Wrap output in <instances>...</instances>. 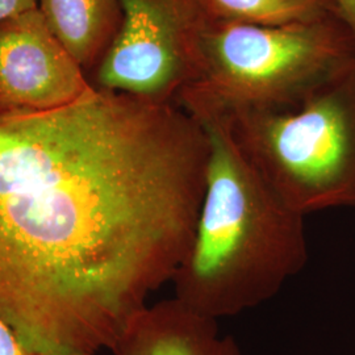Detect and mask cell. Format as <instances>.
I'll return each mask as SVG.
<instances>
[{"label":"cell","instance_id":"6da1fadb","mask_svg":"<svg viewBox=\"0 0 355 355\" xmlns=\"http://www.w3.org/2000/svg\"><path fill=\"white\" fill-rule=\"evenodd\" d=\"M208 153L177 103L92 85L0 112V318L35 354L112 352L189 250Z\"/></svg>","mask_w":355,"mask_h":355},{"label":"cell","instance_id":"7a4b0ae2","mask_svg":"<svg viewBox=\"0 0 355 355\" xmlns=\"http://www.w3.org/2000/svg\"><path fill=\"white\" fill-rule=\"evenodd\" d=\"M209 153L189 250L173 278L179 303L205 318H230L275 296L306 263L304 215L267 183L220 114H193Z\"/></svg>","mask_w":355,"mask_h":355},{"label":"cell","instance_id":"3957f363","mask_svg":"<svg viewBox=\"0 0 355 355\" xmlns=\"http://www.w3.org/2000/svg\"><path fill=\"white\" fill-rule=\"evenodd\" d=\"M354 61L355 35L338 15L284 26L211 21L199 78L177 104L191 114L287 107Z\"/></svg>","mask_w":355,"mask_h":355},{"label":"cell","instance_id":"277c9868","mask_svg":"<svg viewBox=\"0 0 355 355\" xmlns=\"http://www.w3.org/2000/svg\"><path fill=\"white\" fill-rule=\"evenodd\" d=\"M220 116L292 209L355 207V61L291 105Z\"/></svg>","mask_w":355,"mask_h":355},{"label":"cell","instance_id":"5b68a950","mask_svg":"<svg viewBox=\"0 0 355 355\" xmlns=\"http://www.w3.org/2000/svg\"><path fill=\"white\" fill-rule=\"evenodd\" d=\"M123 21L89 76L98 89L177 103L196 82L211 20L198 0H120Z\"/></svg>","mask_w":355,"mask_h":355},{"label":"cell","instance_id":"8992f818","mask_svg":"<svg viewBox=\"0 0 355 355\" xmlns=\"http://www.w3.org/2000/svg\"><path fill=\"white\" fill-rule=\"evenodd\" d=\"M89 86L38 7L0 21V112L54 110Z\"/></svg>","mask_w":355,"mask_h":355},{"label":"cell","instance_id":"52a82bcc","mask_svg":"<svg viewBox=\"0 0 355 355\" xmlns=\"http://www.w3.org/2000/svg\"><path fill=\"white\" fill-rule=\"evenodd\" d=\"M114 355H242L217 320L205 318L177 299L146 305L120 336Z\"/></svg>","mask_w":355,"mask_h":355},{"label":"cell","instance_id":"ba28073f","mask_svg":"<svg viewBox=\"0 0 355 355\" xmlns=\"http://www.w3.org/2000/svg\"><path fill=\"white\" fill-rule=\"evenodd\" d=\"M54 36L85 70L101 64L123 21L120 0H37Z\"/></svg>","mask_w":355,"mask_h":355},{"label":"cell","instance_id":"9c48e42d","mask_svg":"<svg viewBox=\"0 0 355 355\" xmlns=\"http://www.w3.org/2000/svg\"><path fill=\"white\" fill-rule=\"evenodd\" d=\"M211 21L284 26L338 15L334 0H198Z\"/></svg>","mask_w":355,"mask_h":355},{"label":"cell","instance_id":"30bf717a","mask_svg":"<svg viewBox=\"0 0 355 355\" xmlns=\"http://www.w3.org/2000/svg\"><path fill=\"white\" fill-rule=\"evenodd\" d=\"M0 355H36L11 324L0 318Z\"/></svg>","mask_w":355,"mask_h":355},{"label":"cell","instance_id":"8fae6325","mask_svg":"<svg viewBox=\"0 0 355 355\" xmlns=\"http://www.w3.org/2000/svg\"><path fill=\"white\" fill-rule=\"evenodd\" d=\"M37 0H0V21L37 8Z\"/></svg>","mask_w":355,"mask_h":355},{"label":"cell","instance_id":"7c38bea8","mask_svg":"<svg viewBox=\"0 0 355 355\" xmlns=\"http://www.w3.org/2000/svg\"><path fill=\"white\" fill-rule=\"evenodd\" d=\"M343 21L355 35V0H334Z\"/></svg>","mask_w":355,"mask_h":355},{"label":"cell","instance_id":"4fadbf2b","mask_svg":"<svg viewBox=\"0 0 355 355\" xmlns=\"http://www.w3.org/2000/svg\"><path fill=\"white\" fill-rule=\"evenodd\" d=\"M80 355H98V354H80Z\"/></svg>","mask_w":355,"mask_h":355}]
</instances>
